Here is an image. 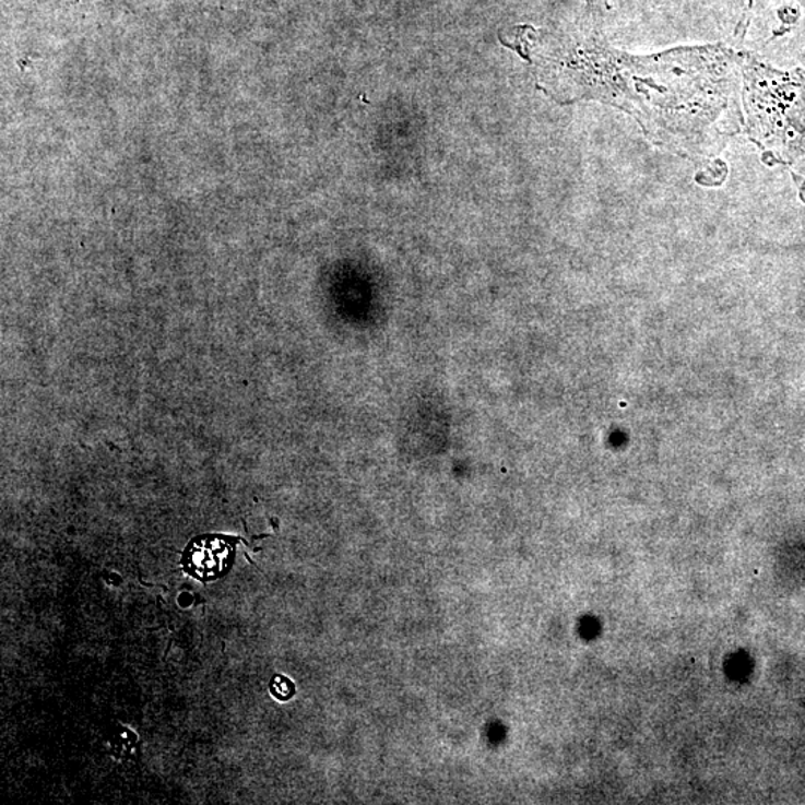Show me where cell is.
Wrapping results in <instances>:
<instances>
[{
	"label": "cell",
	"mask_w": 805,
	"mask_h": 805,
	"mask_svg": "<svg viewBox=\"0 0 805 805\" xmlns=\"http://www.w3.org/2000/svg\"><path fill=\"white\" fill-rule=\"evenodd\" d=\"M236 542L230 535H200L182 554V568L191 578L208 583L226 576L235 563Z\"/></svg>",
	"instance_id": "obj_1"
},
{
	"label": "cell",
	"mask_w": 805,
	"mask_h": 805,
	"mask_svg": "<svg viewBox=\"0 0 805 805\" xmlns=\"http://www.w3.org/2000/svg\"><path fill=\"white\" fill-rule=\"evenodd\" d=\"M271 692L273 697L277 698V700L287 701L294 696L296 688H294V684L289 678L276 676L273 678Z\"/></svg>",
	"instance_id": "obj_2"
}]
</instances>
